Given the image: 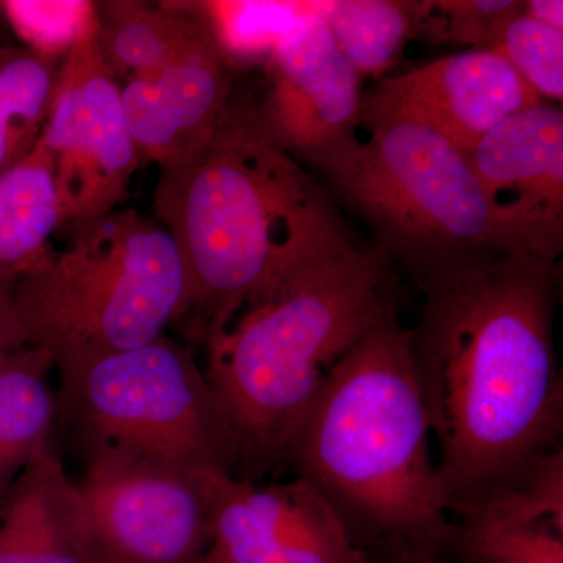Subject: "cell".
Masks as SVG:
<instances>
[{"label": "cell", "instance_id": "obj_14", "mask_svg": "<svg viewBox=\"0 0 563 563\" xmlns=\"http://www.w3.org/2000/svg\"><path fill=\"white\" fill-rule=\"evenodd\" d=\"M231 69L213 35L158 73L125 81L122 103L140 157L165 168L203 146L231 101Z\"/></svg>", "mask_w": 563, "mask_h": 563}, {"label": "cell", "instance_id": "obj_26", "mask_svg": "<svg viewBox=\"0 0 563 563\" xmlns=\"http://www.w3.org/2000/svg\"><path fill=\"white\" fill-rule=\"evenodd\" d=\"M27 346L16 307L13 302V285L0 282V357Z\"/></svg>", "mask_w": 563, "mask_h": 563}, {"label": "cell", "instance_id": "obj_13", "mask_svg": "<svg viewBox=\"0 0 563 563\" xmlns=\"http://www.w3.org/2000/svg\"><path fill=\"white\" fill-rule=\"evenodd\" d=\"M374 90L417 114L463 152L542 99L496 49L448 55L379 81Z\"/></svg>", "mask_w": 563, "mask_h": 563}, {"label": "cell", "instance_id": "obj_12", "mask_svg": "<svg viewBox=\"0 0 563 563\" xmlns=\"http://www.w3.org/2000/svg\"><path fill=\"white\" fill-rule=\"evenodd\" d=\"M201 563H369L328 503L299 477H222Z\"/></svg>", "mask_w": 563, "mask_h": 563}, {"label": "cell", "instance_id": "obj_24", "mask_svg": "<svg viewBox=\"0 0 563 563\" xmlns=\"http://www.w3.org/2000/svg\"><path fill=\"white\" fill-rule=\"evenodd\" d=\"M543 102L562 106L563 32L518 14L495 46Z\"/></svg>", "mask_w": 563, "mask_h": 563}, {"label": "cell", "instance_id": "obj_21", "mask_svg": "<svg viewBox=\"0 0 563 563\" xmlns=\"http://www.w3.org/2000/svg\"><path fill=\"white\" fill-rule=\"evenodd\" d=\"M314 10L362 79L383 76L417 38L418 0H333Z\"/></svg>", "mask_w": 563, "mask_h": 563}, {"label": "cell", "instance_id": "obj_2", "mask_svg": "<svg viewBox=\"0 0 563 563\" xmlns=\"http://www.w3.org/2000/svg\"><path fill=\"white\" fill-rule=\"evenodd\" d=\"M398 309L329 374L287 463L328 503L369 563H444L454 523Z\"/></svg>", "mask_w": 563, "mask_h": 563}, {"label": "cell", "instance_id": "obj_8", "mask_svg": "<svg viewBox=\"0 0 563 563\" xmlns=\"http://www.w3.org/2000/svg\"><path fill=\"white\" fill-rule=\"evenodd\" d=\"M222 477L136 455H90L77 487L96 559L201 562Z\"/></svg>", "mask_w": 563, "mask_h": 563}, {"label": "cell", "instance_id": "obj_11", "mask_svg": "<svg viewBox=\"0 0 563 563\" xmlns=\"http://www.w3.org/2000/svg\"><path fill=\"white\" fill-rule=\"evenodd\" d=\"M466 157L509 251L561 261L562 106L542 102L507 118Z\"/></svg>", "mask_w": 563, "mask_h": 563}, {"label": "cell", "instance_id": "obj_6", "mask_svg": "<svg viewBox=\"0 0 563 563\" xmlns=\"http://www.w3.org/2000/svg\"><path fill=\"white\" fill-rule=\"evenodd\" d=\"M13 285L29 346L70 358L135 350L190 312L191 285L173 236L157 218L118 209L68 224Z\"/></svg>", "mask_w": 563, "mask_h": 563}, {"label": "cell", "instance_id": "obj_16", "mask_svg": "<svg viewBox=\"0 0 563 563\" xmlns=\"http://www.w3.org/2000/svg\"><path fill=\"white\" fill-rule=\"evenodd\" d=\"M453 523L444 562L563 563V476L537 474Z\"/></svg>", "mask_w": 563, "mask_h": 563}, {"label": "cell", "instance_id": "obj_22", "mask_svg": "<svg viewBox=\"0 0 563 563\" xmlns=\"http://www.w3.org/2000/svg\"><path fill=\"white\" fill-rule=\"evenodd\" d=\"M196 9L210 25L229 63L268 60L280 36L307 3L206 2Z\"/></svg>", "mask_w": 563, "mask_h": 563}, {"label": "cell", "instance_id": "obj_18", "mask_svg": "<svg viewBox=\"0 0 563 563\" xmlns=\"http://www.w3.org/2000/svg\"><path fill=\"white\" fill-rule=\"evenodd\" d=\"M49 352L24 346L0 357V507L33 462L52 450L58 395Z\"/></svg>", "mask_w": 563, "mask_h": 563}, {"label": "cell", "instance_id": "obj_28", "mask_svg": "<svg viewBox=\"0 0 563 563\" xmlns=\"http://www.w3.org/2000/svg\"><path fill=\"white\" fill-rule=\"evenodd\" d=\"M199 563H201V562H199Z\"/></svg>", "mask_w": 563, "mask_h": 563}, {"label": "cell", "instance_id": "obj_4", "mask_svg": "<svg viewBox=\"0 0 563 563\" xmlns=\"http://www.w3.org/2000/svg\"><path fill=\"white\" fill-rule=\"evenodd\" d=\"M390 263L379 247L347 244L202 336L203 374L231 426L243 481L287 463L329 374L396 309Z\"/></svg>", "mask_w": 563, "mask_h": 563}, {"label": "cell", "instance_id": "obj_19", "mask_svg": "<svg viewBox=\"0 0 563 563\" xmlns=\"http://www.w3.org/2000/svg\"><path fill=\"white\" fill-rule=\"evenodd\" d=\"M62 228L60 207L46 151L0 174V282L16 284L46 255Z\"/></svg>", "mask_w": 563, "mask_h": 563}, {"label": "cell", "instance_id": "obj_20", "mask_svg": "<svg viewBox=\"0 0 563 563\" xmlns=\"http://www.w3.org/2000/svg\"><path fill=\"white\" fill-rule=\"evenodd\" d=\"M63 58L47 57L22 43L0 44V174L24 161L38 143Z\"/></svg>", "mask_w": 563, "mask_h": 563}, {"label": "cell", "instance_id": "obj_1", "mask_svg": "<svg viewBox=\"0 0 563 563\" xmlns=\"http://www.w3.org/2000/svg\"><path fill=\"white\" fill-rule=\"evenodd\" d=\"M561 287V261L514 252L422 291L410 347L453 520L563 451Z\"/></svg>", "mask_w": 563, "mask_h": 563}, {"label": "cell", "instance_id": "obj_27", "mask_svg": "<svg viewBox=\"0 0 563 563\" xmlns=\"http://www.w3.org/2000/svg\"><path fill=\"white\" fill-rule=\"evenodd\" d=\"M521 14L563 32V2L562 0H526Z\"/></svg>", "mask_w": 563, "mask_h": 563}, {"label": "cell", "instance_id": "obj_9", "mask_svg": "<svg viewBox=\"0 0 563 563\" xmlns=\"http://www.w3.org/2000/svg\"><path fill=\"white\" fill-rule=\"evenodd\" d=\"M98 25L65 55L40 143L49 157L62 228L120 209L140 152L122 103V85L103 60Z\"/></svg>", "mask_w": 563, "mask_h": 563}, {"label": "cell", "instance_id": "obj_3", "mask_svg": "<svg viewBox=\"0 0 563 563\" xmlns=\"http://www.w3.org/2000/svg\"><path fill=\"white\" fill-rule=\"evenodd\" d=\"M155 218L191 285L187 318L206 335L243 306L354 243L331 195L232 95L195 154L161 168Z\"/></svg>", "mask_w": 563, "mask_h": 563}, {"label": "cell", "instance_id": "obj_7", "mask_svg": "<svg viewBox=\"0 0 563 563\" xmlns=\"http://www.w3.org/2000/svg\"><path fill=\"white\" fill-rule=\"evenodd\" d=\"M58 406L88 457L124 454L236 477L239 450L203 368L163 335L135 350L57 363Z\"/></svg>", "mask_w": 563, "mask_h": 563}, {"label": "cell", "instance_id": "obj_5", "mask_svg": "<svg viewBox=\"0 0 563 563\" xmlns=\"http://www.w3.org/2000/svg\"><path fill=\"white\" fill-rule=\"evenodd\" d=\"M362 128L368 139L324 176L421 291L514 254L466 152L376 90Z\"/></svg>", "mask_w": 563, "mask_h": 563}, {"label": "cell", "instance_id": "obj_25", "mask_svg": "<svg viewBox=\"0 0 563 563\" xmlns=\"http://www.w3.org/2000/svg\"><path fill=\"white\" fill-rule=\"evenodd\" d=\"M0 7L21 43L47 57H65L74 44L96 29L95 2L13 0Z\"/></svg>", "mask_w": 563, "mask_h": 563}, {"label": "cell", "instance_id": "obj_15", "mask_svg": "<svg viewBox=\"0 0 563 563\" xmlns=\"http://www.w3.org/2000/svg\"><path fill=\"white\" fill-rule=\"evenodd\" d=\"M0 563H99L79 487L54 448L18 477L0 507Z\"/></svg>", "mask_w": 563, "mask_h": 563}, {"label": "cell", "instance_id": "obj_23", "mask_svg": "<svg viewBox=\"0 0 563 563\" xmlns=\"http://www.w3.org/2000/svg\"><path fill=\"white\" fill-rule=\"evenodd\" d=\"M521 9L518 0H418L417 38L495 49L504 27Z\"/></svg>", "mask_w": 563, "mask_h": 563}, {"label": "cell", "instance_id": "obj_17", "mask_svg": "<svg viewBox=\"0 0 563 563\" xmlns=\"http://www.w3.org/2000/svg\"><path fill=\"white\" fill-rule=\"evenodd\" d=\"M103 60L125 81L151 76L213 36L192 7L152 5L132 0L95 2Z\"/></svg>", "mask_w": 563, "mask_h": 563}, {"label": "cell", "instance_id": "obj_10", "mask_svg": "<svg viewBox=\"0 0 563 563\" xmlns=\"http://www.w3.org/2000/svg\"><path fill=\"white\" fill-rule=\"evenodd\" d=\"M362 80L307 3L265 62L255 114L280 150L324 174L361 146Z\"/></svg>", "mask_w": 563, "mask_h": 563}]
</instances>
